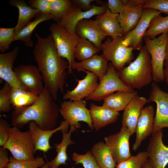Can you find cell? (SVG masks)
Segmentation results:
<instances>
[{"label": "cell", "instance_id": "obj_1", "mask_svg": "<svg viewBox=\"0 0 168 168\" xmlns=\"http://www.w3.org/2000/svg\"><path fill=\"white\" fill-rule=\"evenodd\" d=\"M35 35L37 42L33 50L34 58L44 87L55 101L58 91L63 93L68 63L59 54L50 34L45 38L37 33Z\"/></svg>", "mask_w": 168, "mask_h": 168}, {"label": "cell", "instance_id": "obj_2", "mask_svg": "<svg viewBox=\"0 0 168 168\" xmlns=\"http://www.w3.org/2000/svg\"><path fill=\"white\" fill-rule=\"evenodd\" d=\"M49 91L44 87L37 100L31 105L15 108L12 112L11 124L19 128L30 122H35L41 129H53L57 123L59 109Z\"/></svg>", "mask_w": 168, "mask_h": 168}, {"label": "cell", "instance_id": "obj_3", "mask_svg": "<svg viewBox=\"0 0 168 168\" xmlns=\"http://www.w3.org/2000/svg\"><path fill=\"white\" fill-rule=\"evenodd\" d=\"M136 58L119 71L122 81L132 89H140L152 80L151 57L145 45L142 47Z\"/></svg>", "mask_w": 168, "mask_h": 168}, {"label": "cell", "instance_id": "obj_4", "mask_svg": "<svg viewBox=\"0 0 168 168\" xmlns=\"http://www.w3.org/2000/svg\"><path fill=\"white\" fill-rule=\"evenodd\" d=\"M8 140L3 147L8 150L16 159L21 161L34 160L35 146L29 130L21 131L14 126L8 130Z\"/></svg>", "mask_w": 168, "mask_h": 168}, {"label": "cell", "instance_id": "obj_5", "mask_svg": "<svg viewBox=\"0 0 168 168\" xmlns=\"http://www.w3.org/2000/svg\"><path fill=\"white\" fill-rule=\"evenodd\" d=\"M49 30L59 54L68 63V74H72L71 65L75 61V50L80 37L57 23H52Z\"/></svg>", "mask_w": 168, "mask_h": 168}, {"label": "cell", "instance_id": "obj_6", "mask_svg": "<svg viewBox=\"0 0 168 168\" xmlns=\"http://www.w3.org/2000/svg\"><path fill=\"white\" fill-rule=\"evenodd\" d=\"M168 33H163L153 39L144 37L143 40L151 59L152 80L154 82L163 81L164 63Z\"/></svg>", "mask_w": 168, "mask_h": 168}, {"label": "cell", "instance_id": "obj_7", "mask_svg": "<svg viewBox=\"0 0 168 168\" xmlns=\"http://www.w3.org/2000/svg\"><path fill=\"white\" fill-rule=\"evenodd\" d=\"M100 49L102 54L118 71L126 64L130 63L134 58L133 48L124 44L123 36L114 39L109 36L102 43Z\"/></svg>", "mask_w": 168, "mask_h": 168}, {"label": "cell", "instance_id": "obj_8", "mask_svg": "<svg viewBox=\"0 0 168 168\" xmlns=\"http://www.w3.org/2000/svg\"><path fill=\"white\" fill-rule=\"evenodd\" d=\"M120 91H135L122 81L118 71L110 63L108 64L107 72L100 80L96 89L92 94L85 98V100L100 101L114 92Z\"/></svg>", "mask_w": 168, "mask_h": 168}, {"label": "cell", "instance_id": "obj_9", "mask_svg": "<svg viewBox=\"0 0 168 168\" xmlns=\"http://www.w3.org/2000/svg\"><path fill=\"white\" fill-rule=\"evenodd\" d=\"M86 102L83 99L72 101H64L59 108V113L64 120L70 125H73L76 128H80V121L86 123L91 129H93L90 110L86 107Z\"/></svg>", "mask_w": 168, "mask_h": 168}, {"label": "cell", "instance_id": "obj_10", "mask_svg": "<svg viewBox=\"0 0 168 168\" xmlns=\"http://www.w3.org/2000/svg\"><path fill=\"white\" fill-rule=\"evenodd\" d=\"M131 135L128 129L122 126L117 133L104 138L105 143L117 163L126 160L132 156L129 142Z\"/></svg>", "mask_w": 168, "mask_h": 168}, {"label": "cell", "instance_id": "obj_11", "mask_svg": "<svg viewBox=\"0 0 168 168\" xmlns=\"http://www.w3.org/2000/svg\"><path fill=\"white\" fill-rule=\"evenodd\" d=\"M15 74L23 88L38 95L44 91L43 78L38 67L32 65H21L13 69Z\"/></svg>", "mask_w": 168, "mask_h": 168}, {"label": "cell", "instance_id": "obj_12", "mask_svg": "<svg viewBox=\"0 0 168 168\" xmlns=\"http://www.w3.org/2000/svg\"><path fill=\"white\" fill-rule=\"evenodd\" d=\"M161 12L156 10L144 8L142 14L134 28L123 36L124 44L132 47L134 49L140 50L142 47V43L145 33L151 21L156 16Z\"/></svg>", "mask_w": 168, "mask_h": 168}, {"label": "cell", "instance_id": "obj_13", "mask_svg": "<svg viewBox=\"0 0 168 168\" xmlns=\"http://www.w3.org/2000/svg\"><path fill=\"white\" fill-rule=\"evenodd\" d=\"M147 100L148 102H154L156 105L153 132L168 128V93L162 90L156 83L153 82Z\"/></svg>", "mask_w": 168, "mask_h": 168}, {"label": "cell", "instance_id": "obj_14", "mask_svg": "<svg viewBox=\"0 0 168 168\" xmlns=\"http://www.w3.org/2000/svg\"><path fill=\"white\" fill-rule=\"evenodd\" d=\"M162 129L153 132L147 148L152 168H165L168 164V147L163 143Z\"/></svg>", "mask_w": 168, "mask_h": 168}, {"label": "cell", "instance_id": "obj_15", "mask_svg": "<svg viewBox=\"0 0 168 168\" xmlns=\"http://www.w3.org/2000/svg\"><path fill=\"white\" fill-rule=\"evenodd\" d=\"M107 8V5L100 6L92 5L90 9L83 11L79 7L73 3L68 12L57 23L75 33V28L79 21L84 19H88L94 16L101 14Z\"/></svg>", "mask_w": 168, "mask_h": 168}, {"label": "cell", "instance_id": "obj_16", "mask_svg": "<svg viewBox=\"0 0 168 168\" xmlns=\"http://www.w3.org/2000/svg\"><path fill=\"white\" fill-rule=\"evenodd\" d=\"M29 124V130L33 141L35 153L38 150L45 152L52 148L49 143L50 138L58 131L64 130L68 132L70 125L67 121L64 120L61 121L60 125L56 128L46 130L40 129L34 121L30 122Z\"/></svg>", "mask_w": 168, "mask_h": 168}, {"label": "cell", "instance_id": "obj_17", "mask_svg": "<svg viewBox=\"0 0 168 168\" xmlns=\"http://www.w3.org/2000/svg\"><path fill=\"white\" fill-rule=\"evenodd\" d=\"M83 71L86 74L85 77L81 80H77L78 84L73 90H67L63 96V100L73 101L83 99L95 91L99 84L98 77L91 72L85 70Z\"/></svg>", "mask_w": 168, "mask_h": 168}, {"label": "cell", "instance_id": "obj_18", "mask_svg": "<svg viewBox=\"0 0 168 168\" xmlns=\"http://www.w3.org/2000/svg\"><path fill=\"white\" fill-rule=\"evenodd\" d=\"M154 108L149 105L143 107L138 119L136 129V137L133 150L136 151L142 142L153 132Z\"/></svg>", "mask_w": 168, "mask_h": 168}, {"label": "cell", "instance_id": "obj_19", "mask_svg": "<svg viewBox=\"0 0 168 168\" xmlns=\"http://www.w3.org/2000/svg\"><path fill=\"white\" fill-rule=\"evenodd\" d=\"M75 33L86 39L100 49L102 41L108 36L99 27L96 20L84 19L79 21L75 28Z\"/></svg>", "mask_w": 168, "mask_h": 168}, {"label": "cell", "instance_id": "obj_20", "mask_svg": "<svg viewBox=\"0 0 168 168\" xmlns=\"http://www.w3.org/2000/svg\"><path fill=\"white\" fill-rule=\"evenodd\" d=\"M19 49V47L16 46L11 51L0 54V78L12 87L24 89L17 79L13 69V64Z\"/></svg>", "mask_w": 168, "mask_h": 168}, {"label": "cell", "instance_id": "obj_21", "mask_svg": "<svg viewBox=\"0 0 168 168\" xmlns=\"http://www.w3.org/2000/svg\"><path fill=\"white\" fill-rule=\"evenodd\" d=\"M146 98L137 94L126 107L123 115L122 126L127 128L131 135L135 133L137 123L142 110L147 103Z\"/></svg>", "mask_w": 168, "mask_h": 168}, {"label": "cell", "instance_id": "obj_22", "mask_svg": "<svg viewBox=\"0 0 168 168\" xmlns=\"http://www.w3.org/2000/svg\"><path fill=\"white\" fill-rule=\"evenodd\" d=\"M108 61L103 54H96L86 60L74 62L71 68L72 70H76L78 72L85 70L92 72L100 80L107 72Z\"/></svg>", "mask_w": 168, "mask_h": 168}, {"label": "cell", "instance_id": "obj_23", "mask_svg": "<svg viewBox=\"0 0 168 168\" xmlns=\"http://www.w3.org/2000/svg\"><path fill=\"white\" fill-rule=\"evenodd\" d=\"M95 20L102 31L111 39L123 36L119 14L112 13L107 8L103 13L97 16Z\"/></svg>", "mask_w": 168, "mask_h": 168}, {"label": "cell", "instance_id": "obj_24", "mask_svg": "<svg viewBox=\"0 0 168 168\" xmlns=\"http://www.w3.org/2000/svg\"><path fill=\"white\" fill-rule=\"evenodd\" d=\"M90 111L93 128L97 131L101 128L116 121L119 112L111 110L103 106L91 103Z\"/></svg>", "mask_w": 168, "mask_h": 168}, {"label": "cell", "instance_id": "obj_25", "mask_svg": "<svg viewBox=\"0 0 168 168\" xmlns=\"http://www.w3.org/2000/svg\"><path fill=\"white\" fill-rule=\"evenodd\" d=\"M143 7H132L125 5L119 14V23L123 35L133 30L141 18Z\"/></svg>", "mask_w": 168, "mask_h": 168}, {"label": "cell", "instance_id": "obj_26", "mask_svg": "<svg viewBox=\"0 0 168 168\" xmlns=\"http://www.w3.org/2000/svg\"><path fill=\"white\" fill-rule=\"evenodd\" d=\"M76 129L75 126L70 125L68 132H66L64 130H61L62 139L60 143L54 144L57 154L52 160L48 162L49 168H58L60 165L67 164L66 162L68 159L67 153V148L69 145L75 144L71 139V136L72 133Z\"/></svg>", "mask_w": 168, "mask_h": 168}, {"label": "cell", "instance_id": "obj_27", "mask_svg": "<svg viewBox=\"0 0 168 168\" xmlns=\"http://www.w3.org/2000/svg\"><path fill=\"white\" fill-rule=\"evenodd\" d=\"M10 5L16 7L19 11V16L17 25L14 27L15 34L16 33L27 25L31 19L37 17L40 12L38 10L28 5L26 1L22 0H11Z\"/></svg>", "mask_w": 168, "mask_h": 168}, {"label": "cell", "instance_id": "obj_28", "mask_svg": "<svg viewBox=\"0 0 168 168\" xmlns=\"http://www.w3.org/2000/svg\"><path fill=\"white\" fill-rule=\"evenodd\" d=\"M137 92L125 91H117L105 98L102 106L111 110L119 112L124 110Z\"/></svg>", "mask_w": 168, "mask_h": 168}, {"label": "cell", "instance_id": "obj_29", "mask_svg": "<svg viewBox=\"0 0 168 168\" xmlns=\"http://www.w3.org/2000/svg\"><path fill=\"white\" fill-rule=\"evenodd\" d=\"M51 19L54 20V18L50 14H40L34 21H30L20 31L14 34L13 41L20 40L22 41L26 47H32L33 43L31 36L34 30L40 23Z\"/></svg>", "mask_w": 168, "mask_h": 168}, {"label": "cell", "instance_id": "obj_30", "mask_svg": "<svg viewBox=\"0 0 168 168\" xmlns=\"http://www.w3.org/2000/svg\"><path fill=\"white\" fill-rule=\"evenodd\" d=\"M91 151L100 168H115L116 163L105 143L101 141L95 144Z\"/></svg>", "mask_w": 168, "mask_h": 168}, {"label": "cell", "instance_id": "obj_31", "mask_svg": "<svg viewBox=\"0 0 168 168\" xmlns=\"http://www.w3.org/2000/svg\"><path fill=\"white\" fill-rule=\"evenodd\" d=\"M39 96L24 89L12 86L10 91L11 105L13 108L28 106L35 102Z\"/></svg>", "mask_w": 168, "mask_h": 168}, {"label": "cell", "instance_id": "obj_32", "mask_svg": "<svg viewBox=\"0 0 168 168\" xmlns=\"http://www.w3.org/2000/svg\"><path fill=\"white\" fill-rule=\"evenodd\" d=\"M166 33H168V16H163L161 14L153 18L144 37L153 39L159 34Z\"/></svg>", "mask_w": 168, "mask_h": 168}, {"label": "cell", "instance_id": "obj_33", "mask_svg": "<svg viewBox=\"0 0 168 168\" xmlns=\"http://www.w3.org/2000/svg\"><path fill=\"white\" fill-rule=\"evenodd\" d=\"M100 51L91 42L80 38L76 46L75 57L80 61L87 59Z\"/></svg>", "mask_w": 168, "mask_h": 168}, {"label": "cell", "instance_id": "obj_34", "mask_svg": "<svg viewBox=\"0 0 168 168\" xmlns=\"http://www.w3.org/2000/svg\"><path fill=\"white\" fill-rule=\"evenodd\" d=\"M51 8L50 13L54 20L58 22L69 11L73 3L69 0H50Z\"/></svg>", "mask_w": 168, "mask_h": 168}, {"label": "cell", "instance_id": "obj_35", "mask_svg": "<svg viewBox=\"0 0 168 168\" xmlns=\"http://www.w3.org/2000/svg\"><path fill=\"white\" fill-rule=\"evenodd\" d=\"M148 158L146 151H141L126 160L117 163L115 168H143Z\"/></svg>", "mask_w": 168, "mask_h": 168}, {"label": "cell", "instance_id": "obj_36", "mask_svg": "<svg viewBox=\"0 0 168 168\" xmlns=\"http://www.w3.org/2000/svg\"><path fill=\"white\" fill-rule=\"evenodd\" d=\"M44 158L38 156L33 160L21 161L15 159L12 156L9 158L8 168H40L45 163Z\"/></svg>", "mask_w": 168, "mask_h": 168}, {"label": "cell", "instance_id": "obj_37", "mask_svg": "<svg viewBox=\"0 0 168 168\" xmlns=\"http://www.w3.org/2000/svg\"><path fill=\"white\" fill-rule=\"evenodd\" d=\"M72 158L75 164H81L84 168H100L91 152L87 151L84 154L74 152Z\"/></svg>", "mask_w": 168, "mask_h": 168}, {"label": "cell", "instance_id": "obj_38", "mask_svg": "<svg viewBox=\"0 0 168 168\" xmlns=\"http://www.w3.org/2000/svg\"><path fill=\"white\" fill-rule=\"evenodd\" d=\"M12 86L5 82L0 90V112H7L12 108L10 101V91Z\"/></svg>", "mask_w": 168, "mask_h": 168}, {"label": "cell", "instance_id": "obj_39", "mask_svg": "<svg viewBox=\"0 0 168 168\" xmlns=\"http://www.w3.org/2000/svg\"><path fill=\"white\" fill-rule=\"evenodd\" d=\"M14 27L0 28V50L3 53L9 49L15 34Z\"/></svg>", "mask_w": 168, "mask_h": 168}, {"label": "cell", "instance_id": "obj_40", "mask_svg": "<svg viewBox=\"0 0 168 168\" xmlns=\"http://www.w3.org/2000/svg\"><path fill=\"white\" fill-rule=\"evenodd\" d=\"M144 8H149L168 15V0H147Z\"/></svg>", "mask_w": 168, "mask_h": 168}, {"label": "cell", "instance_id": "obj_41", "mask_svg": "<svg viewBox=\"0 0 168 168\" xmlns=\"http://www.w3.org/2000/svg\"><path fill=\"white\" fill-rule=\"evenodd\" d=\"M28 3L29 6L38 10L41 13L50 14V0H30Z\"/></svg>", "mask_w": 168, "mask_h": 168}, {"label": "cell", "instance_id": "obj_42", "mask_svg": "<svg viewBox=\"0 0 168 168\" xmlns=\"http://www.w3.org/2000/svg\"><path fill=\"white\" fill-rule=\"evenodd\" d=\"M10 125L6 120L0 119V146L3 147L7 142L9 138L8 130Z\"/></svg>", "mask_w": 168, "mask_h": 168}, {"label": "cell", "instance_id": "obj_43", "mask_svg": "<svg viewBox=\"0 0 168 168\" xmlns=\"http://www.w3.org/2000/svg\"><path fill=\"white\" fill-rule=\"evenodd\" d=\"M124 5L123 0H108L107 8L112 13L119 14Z\"/></svg>", "mask_w": 168, "mask_h": 168}, {"label": "cell", "instance_id": "obj_44", "mask_svg": "<svg viewBox=\"0 0 168 168\" xmlns=\"http://www.w3.org/2000/svg\"><path fill=\"white\" fill-rule=\"evenodd\" d=\"M7 149L3 147H0V168L7 167L9 162Z\"/></svg>", "mask_w": 168, "mask_h": 168}, {"label": "cell", "instance_id": "obj_45", "mask_svg": "<svg viewBox=\"0 0 168 168\" xmlns=\"http://www.w3.org/2000/svg\"><path fill=\"white\" fill-rule=\"evenodd\" d=\"M75 5L82 9L85 11H87L90 9L92 7L91 3L94 1H97L94 0H72Z\"/></svg>", "mask_w": 168, "mask_h": 168}, {"label": "cell", "instance_id": "obj_46", "mask_svg": "<svg viewBox=\"0 0 168 168\" xmlns=\"http://www.w3.org/2000/svg\"><path fill=\"white\" fill-rule=\"evenodd\" d=\"M147 0H123L125 5H127L132 7H143Z\"/></svg>", "mask_w": 168, "mask_h": 168}, {"label": "cell", "instance_id": "obj_47", "mask_svg": "<svg viewBox=\"0 0 168 168\" xmlns=\"http://www.w3.org/2000/svg\"><path fill=\"white\" fill-rule=\"evenodd\" d=\"M163 73L165 79L166 84L168 86V60H166L164 63Z\"/></svg>", "mask_w": 168, "mask_h": 168}, {"label": "cell", "instance_id": "obj_48", "mask_svg": "<svg viewBox=\"0 0 168 168\" xmlns=\"http://www.w3.org/2000/svg\"><path fill=\"white\" fill-rule=\"evenodd\" d=\"M168 60V37L167 39L165 61Z\"/></svg>", "mask_w": 168, "mask_h": 168}, {"label": "cell", "instance_id": "obj_49", "mask_svg": "<svg viewBox=\"0 0 168 168\" xmlns=\"http://www.w3.org/2000/svg\"><path fill=\"white\" fill-rule=\"evenodd\" d=\"M143 168H152L148 159L144 166Z\"/></svg>", "mask_w": 168, "mask_h": 168}, {"label": "cell", "instance_id": "obj_50", "mask_svg": "<svg viewBox=\"0 0 168 168\" xmlns=\"http://www.w3.org/2000/svg\"><path fill=\"white\" fill-rule=\"evenodd\" d=\"M40 168H49V166L48 162H46V163Z\"/></svg>", "mask_w": 168, "mask_h": 168}, {"label": "cell", "instance_id": "obj_51", "mask_svg": "<svg viewBox=\"0 0 168 168\" xmlns=\"http://www.w3.org/2000/svg\"><path fill=\"white\" fill-rule=\"evenodd\" d=\"M4 168H8L7 167H6Z\"/></svg>", "mask_w": 168, "mask_h": 168}]
</instances>
